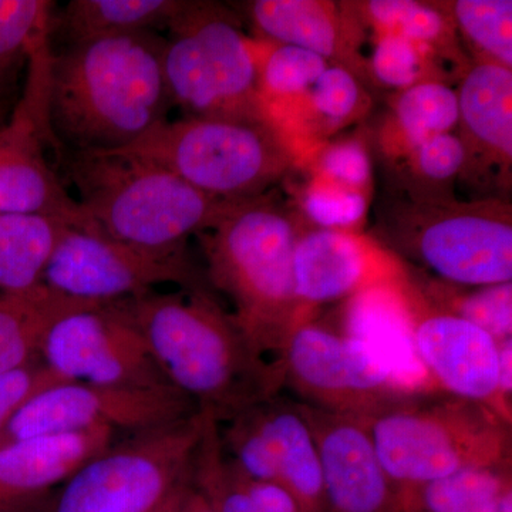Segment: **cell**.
I'll list each match as a JSON object with an SVG mask.
<instances>
[{
  "label": "cell",
  "mask_w": 512,
  "mask_h": 512,
  "mask_svg": "<svg viewBox=\"0 0 512 512\" xmlns=\"http://www.w3.org/2000/svg\"><path fill=\"white\" fill-rule=\"evenodd\" d=\"M192 483L212 512H261L235 480L222 448L220 424L208 416L192 461Z\"/></svg>",
  "instance_id": "e575fe53"
},
{
  "label": "cell",
  "mask_w": 512,
  "mask_h": 512,
  "mask_svg": "<svg viewBox=\"0 0 512 512\" xmlns=\"http://www.w3.org/2000/svg\"><path fill=\"white\" fill-rule=\"evenodd\" d=\"M116 439L114 431L100 429L40 434L0 448V512L25 510Z\"/></svg>",
  "instance_id": "d6986e66"
},
{
  "label": "cell",
  "mask_w": 512,
  "mask_h": 512,
  "mask_svg": "<svg viewBox=\"0 0 512 512\" xmlns=\"http://www.w3.org/2000/svg\"><path fill=\"white\" fill-rule=\"evenodd\" d=\"M40 360L67 382L171 386L124 301L83 303L47 332Z\"/></svg>",
  "instance_id": "5bb4252c"
},
{
  "label": "cell",
  "mask_w": 512,
  "mask_h": 512,
  "mask_svg": "<svg viewBox=\"0 0 512 512\" xmlns=\"http://www.w3.org/2000/svg\"><path fill=\"white\" fill-rule=\"evenodd\" d=\"M443 5L476 63L512 70L511 0H456Z\"/></svg>",
  "instance_id": "f1b7e54d"
},
{
  "label": "cell",
  "mask_w": 512,
  "mask_h": 512,
  "mask_svg": "<svg viewBox=\"0 0 512 512\" xmlns=\"http://www.w3.org/2000/svg\"><path fill=\"white\" fill-rule=\"evenodd\" d=\"M392 164L400 191L424 197H446L450 195L448 188L460 180L463 173L466 148L456 131L440 134L414 147Z\"/></svg>",
  "instance_id": "4dcf8cb0"
},
{
  "label": "cell",
  "mask_w": 512,
  "mask_h": 512,
  "mask_svg": "<svg viewBox=\"0 0 512 512\" xmlns=\"http://www.w3.org/2000/svg\"><path fill=\"white\" fill-rule=\"evenodd\" d=\"M278 468V483L303 512H328L322 463L311 426L298 400L281 393L249 409Z\"/></svg>",
  "instance_id": "44dd1931"
},
{
  "label": "cell",
  "mask_w": 512,
  "mask_h": 512,
  "mask_svg": "<svg viewBox=\"0 0 512 512\" xmlns=\"http://www.w3.org/2000/svg\"><path fill=\"white\" fill-rule=\"evenodd\" d=\"M414 357L437 392L491 407L512 423V407L500 392V346L467 320L421 301L406 276L400 279Z\"/></svg>",
  "instance_id": "9a60e30c"
},
{
  "label": "cell",
  "mask_w": 512,
  "mask_h": 512,
  "mask_svg": "<svg viewBox=\"0 0 512 512\" xmlns=\"http://www.w3.org/2000/svg\"><path fill=\"white\" fill-rule=\"evenodd\" d=\"M289 106L295 128L301 127L312 138L326 137L362 119L370 109V97L352 70L330 64L311 89Z\"/></svg>",
  "instance_id": "484cf974"
},
{
  "label": "cell",
  "mask_w": 512,
  "mask_h": 512,
  "mask_svg": "<svg viewBox=\"0 0 512 512\" xmlns=\"http://www.w3.org/2000/svg\"><path fill=\"white\" fill-rule=\"evenodd\" d=\"M312 171L322 180L369 194L372 158L359 138H345L323 147L313 160Z\"/></svg>",
  "instance_id": "8d00e7d4"
},
{
  "label": "cell",
  "mask_w": 512,
  "mask_h": 512,
  "mask_svg": "<svg viewBox=\"0 0 512 512\" xmlns=\"http://www.w3.org/2000/svg\"><path fill=\"white\" fill-rule=\"evenodd\" d=\"M42 284L77 301L138 298L161 285L211 288L187 248L156 249L67 225L47 262Z\"/></svg>",
  "instance_id": "8fae6325"
},
{
  "label": "cell",
  "mask_w": 512,
  "mask_h": 512,
  "mask_svg": "<svg viewBox=\"0 0 512 512\" xmlns=\"http://www.w3.org/2000/svg\"><path fill=\"white\" fill-rule=\"evenodd\" d=\"M329 66L325 57L301 47L264 42L259 62V93L268 116L302 97Z\"/></svg>",
  "instance_id": "d6a6232c"
},
{
  "label": "cell",
  "mask_w": 512,
  "mask_h": 512,
  "mask_svg": "<svg viewBox=\"0 0 512 512\" xmlns=\"http://www.w3.org/2000/svg\"><path fill=\"white\" fill-rule=\"evenodd\" d=\"M210 289L153 291L126 303L167 383L221 426L281 393L284 375Z\"/></svg>",
  "instance_id": "7a4b0ae2"
},
{
  "label": "cell",
  "mask_w": 512,
  "mask_h": 512,
  "mask_svg": "<svg viewBox=\"0 0 512 512\" xmlns=\"http://www.w3.org/2000/svg\"><path fill=\"white\" fill-rule=\"evenodd\" d=\"M79 204L111 238L156 249L187 248L229 202L191 187L163 167L117 153L56 151Z\"/></svg>",
  "instance_id": "277c9868"
},
{
  "label": "cell",
  "mask_w": 512,
  "mask_h": 512,
  "mask_svg": "<svg viewBox=\"0 0 512 512\" xmlns=\"http://www.w3.org/2000/svg\"><path fill=\"white\" fill-rule=\"evenodd\" d=\"M160 33L106 37L50 52L46 111L56 151L111 153L173 109Z\"/></svg>",
  "instance_id": "6da1fadb"
},
{
  "label": "cell",
  "mask_w": 512,
  "mask_h": 512,
  "mask_svg": "<svg viewBox=\"0 0 512 512\" xmlns=\"http://www.w3.org/2000/svg\"><path fill=\"white\" fill-rule=\"evenodd\" d=\"M441 62L444 60L429 47L380 33L366 69L379 86L399 93L420 83L444 82Z\"/></svg>",
  "instance_id": "836d02e7"
},
{
  "label": "cell",
  "mask_w": 512,
  "mask_h": 512,
  "mask_svg": "<svg viewBox=\"0 0 512 512\" xmlns=\"http://www.w3.org/2000/svg\"><path fill=\"white\" fill-rule=\"evenodd\" d=\"M394 254L460 286L512 282V208L501 197L463 201L399 191L380 218Z\"/></svg>",
  "instance_id": "52a82bcc"
},
{
  "label": "cell",
  "mask_w": 512,
  "mask_h": 512,
  "mask_svg": "<svg viewBox=\"0 0 512 512\" xmlns=\"http://www.w3.org/2000/svg\"><path fill=\"white\" fill-rule=\"evenodd\" d=\"M301 407L318 446L328 512H403L365 421Z\"/></svg>",
  "instance_id": "e0dca14e"
},
{
  "label": "cell",
  "mask_w": 512,
  "mask_h": 512,
  "mask_svg": "<svg viewBox=\"0 0 512 512\" xmlns=\"http://www.w3.org/2000/svg\"><path fill=\"white\" fill-rule=\"evenodd\" d=\"M83 303L45 284L0 292V375L40 359L43 340L56 320Z\"/></svg>",
  "instance_id": "cb8c5ba5"
},
{
  "label": "cell",
  "mask_w": 512,
  "mask_h": 512,
  "mask_svg": "<svg viewBox=\"0 0 512 512\" xmlns=\"http://www.w3.org/2000/svg\"><path fill=\"white\" fill-rule=\"evenodd\" d=\"M205 414L128 434L80 467L52 512H153L191 476Z\"/></svg>",
  "instance_id": "9c48e42d"
},
{
  "label": "cell",
  "mask_w": 512,
  "mask_h": 512,
  "mask_svg": "<svg viewBox=\"0 0 512 512\" xmlns=\"http://www.w3.org/2000/svg\"><path fill=\"white\" fill-rule=\"evenodd\" d=\"M55 3L46 0H0V107L33 49L49 37Z\"/></svg>",
  "instance_id": "1f68e13d"
},
{
  "label": "cell",
  "mask_w": 512,
  "mask_h": 512,
  "mask_svg": "<svg viewBox=\"0 0 512 512\" xmlns=\"http://www.w3.org/2000/svg\"><path fill=\"white\" fill-rule=\"evenodd\" d=\"M366 427L403 505L434 481L512 467V423L461 397L421 393L366 421Z\"/></svg>",
  "instance_id": "5b68a950"
},
{
  "label": "cell",
  "mask_w": 512,
  "mask_h": 512,
  "mask_svg": "<svg viewBox=\"0 0 512 512\" xmlns=\"http://www.w3.org/2000/svg\"><path fill=\"white\" fill-rule=\"evenodd\" d=\"M67 222L33 214H0V292L42 284L53 249Z\"/></svg>",
  "instance_id": "d4e9b609"
},
{
  "label": "cell",
  "mask_w": 512,
  "mask_h": 512,
  "mask_svg": "<svg viewBox=\"0 0 512 512\" xmlns=\"http://www.w3.org/2000/svg\"><path fill=\"white\" fill-rule=\"evenodd\" d=\"M187 5L188 0H70L53 9L49 42L64 49L106 37L167 32Z\"/></svg>",
  "instance_id": "7402d4cb"
},
{
  "label": "cell",
  "mask_w": 512,
  "mask_h": 512,
  "mask_svg": "<svg viewBox=\"0 0 512 512\" xmlns=\"http://www.w3.org/2000/svg\"><path fill=\"white\" fill-rule=\"evenodd\" d=\"M229 463V460H228ZM239 487L261 512H303L293 495L279 483L251 480L239 474L229 463Z\"/></svg>",
  "instance_id": "f35d334b"
},
{
  "label": "cell",
  "mask_w": 512,
  "mask_h": 512,
  "mask_svg": "<svg viewBox=\"0 0 512 512\" xmlns=\"http://www.w3.org/2000/svg\"><path fill=\"white\" fill-rule=\"evenodd\" d=\"M376 35L389 33L429 47L443 60L460 62V39L443 3L370 0L356 6Z\"/></svg>",
  "instance_id": "4316f807"
},
{
  "label": "cell",
  "mask_w": 512,
  "mask_h": 512,
  "mask_svg": "<svg viewBox=\"0 0 512 512\" xmlns=\"http://www.w3.org/2000/svg\"><path fill=\"white\" fill-rule=\"evenodd\" d=\"M407 282L430 308L473 323L497 342L512 338V282L487 286H460L416 274Z\"/></svg>",
  "instance_id": "83f0119b"
},
{
  "label": "cell",
  "mask_w": 512,
  "mask_h": 512,
  "mask_svg": "<svg viewBox=\"0 0 512 512\" xmlns=\"http://www.w3.org/2000/svg\"><path fill=\"white\" fill-rule=\"evenodd\" d=\"M248 18L271 45L301 47L359 76L356 63V16L346 6L328 0H255Z\"/></svg>",
  "instance_id": "ffe728a7"
},
{
  "label": "cell",
  "mask_w": 512,
  "mask_h": 512,
  "mask_svg": "<svg viewBox=\"0 0 512 512\" xmlns=\"http://www.w3.org/2000/svg\"><path fill=\"white\" fill-rule=\"evenodd\" d=\"M67 382L37 359L29 365L0 375V433L9 421L37 394Z\"/></svg>",
  "instance_id": "74e56055"
},
{
  "label": "cell",
  "mask_w": 512,
  "mask_h": 512,
  "mask_svg": "<svg viewBox=\"0 0 512 512\" xmlns=\"http://www.w3.org/2000/svg\"><path fill=\"white\" fill-rule=\"evenodd\" d=\"M197 406L173 386H103L64 382L19 410L0 433V448L13 441L52 433L106 429L137 433L188 419Z\"/></svg>",
  "instance_id": "4fadbf2b"
},
{
  "label": "cell",
  "mask_w": 512,
  "mask_h": 512,
  "mask_svg": "<svg viewBox=\"0 0 512 512\" xmlns=\"http://www.w3.org/2000/svg\"><path fill=\"white\" fill-rule=\"evenodd\" d=\"M369 194L312 175L303 188L301 210L313 228L348 231L359 227L369 211Z\"/></svg>",
  "instance_id": "d590c367"
},
{
  "label": "cell",
  "mask_w": 512,
  "mask_h": 512,
  "mask_svg": "<svg viewBox=\"0 0 512 512\" xmlns=\"http://www.w3.org/2000/svg\"><path fill=\"white\" fill-rule=\"evenodd\" d=\"M458 136L466 148L461 177L507 184L512 165V70L493 63L470 64L456 89Z\"/></svg>",
  "instance_id": "ac0fdd59"
},
{
  "label": "cell",
  "mask_w": 512,
  "mask_h": 512,
  "mask_svg": "<svg viewBox=\"0 0 512 512\" xmlns=\"http://www.w3.org/2000/svg\"><path fill=\"white\" fill-rule=\"evenodd\" d=\"M262 50L225 6L188 2L164 36L171 106L184 117L271 119L259 93Z\"/></svg>",
  "instance_id": "ba28073f"
},
{
  "label": "cell",
  "mask_w": 512,
  "mask_h": 512,
  "mask_svg": "<svg viewBox=\"0 0 512 512\" xmlns=\"http://www.w3.org/2000/svg\"><path fill=\"white\" fill-rule=\"evenodd\" d=\"M302 227L266 195L229 202L217 222L198 234L205 275L234 305L235 320L272 362L302 323L293 286V251Z\"/></svg>",
  "instance_id": "3957f363"
},
{
  "label": "cell",
  "mask_w": 512,
  "mask_h": 512,
  "mask_svg": "<svg viewBox=\"0 0 512 512\" xmlns=\"http://www.w3.org/2000/svg\"><path fill=\"white\" fill-rule=\"evenodd\" d=\"M279 365L299 403L365 423L427 393L367 343L313 318L292 330Z\"/></svg>",
  "instance_id": "30bf717a"
},
{
  "label": "cell",
  "mask_w": 512,
  "mask_h": 512,
  "mask_svg": "<svg viewBox=\"0 0 512 512\" xmlns=\"http://www.w3.org/2000/svg\"><path fill=\"white\" fill-rule=\"evenodd\" d=\"M402 275L393 256L348 231L302 229L293 251V286L302 322L312 319L318 306L349 301L366 289L393 284Z\"/></svg>",
  "instance_id": "2e32d148"
},
{
  "label": "cell",
  "mask_w": 512,
  "mask_h": 512,
  "mask_svg": "<svg viewBox=\"0 0 512 512\" xmlns=\"http://www.w3.org/2000/svg\"><path fill=\"white\" fill-rule=\"evenodd\" d=\"M500 346V392L508 406L512 407V338L498 343Z\"/></svg>",
  "instance_id": "60d3db41"
},
{
  "label": "cell",
  "mask_w": 512,
  "mask_h": 512,
  "mask_svg": "<svg viewBox=\"0 0 512 512\" xmlns=\"http://www.w3.org/2000/svg\"><path fill=\"white\" fill-rule=\"evenodd\" d=\"M6 113H8V109H6V107H0V126L6 121Z\"/></svg>",
  "instance_id": "7bdbcfd3"
},
{
  "label": "cell",
  "mask_w": 512,
  "mask_h": 512,
  "mask_svg": "<svg viewBox=\"0 0 512 512\" xmlns=\"http://www.w3.org/2000/svg\"><path fill=\"white\" fill-rule=\"evenodd\" d=\"M458 124L456 89L446 82H426L396 93L379 133L387 160H397L440 134L454 133Z\"/></svg>",
  "instance_id": "603a6c76"
},
{
  "label": "cell",
  "mask_w": 512,
  "mask_h": 512,
  "mask_svg": "<svg viewBox=\"0 0 512 512\" xmlns=\"http://www.w3.org/2000/svg\"><path fill=\"white\" fill-rule=\"evenodd\" d=\"M512 485V467L468 471L424 485L404 501L403 512H495Z\"/></svg>",
  "instance_id": "f546056e"
},
{
  "label": "cell",
  "mask_w": 512,
  "mask_h": 512,
  "mask_svg": "<svg viewBox=\"0 0 512 512\" xmlns=\"http://www.w3.org/2000/svg\"><path fill=\"white\" fill-rule=\"evenodd\" d=\"M153 512H212L208 504L205 503L202 495L198 493L191 476L183 481L171 493L170 497L164 501L160 507Z\"/></svg>",
  "instance_id": "ab89813d"
},
{
  "label": "cell",
  "mask_w": 512,
  "mask_h": 512,
  "mask_svg": "<svg viewBox=\"0 0 512 512\" xmlns=\"http://www.w3.org/2000/svg\"><path fill=\"white\" fill-rule=\"evenodd\" d=\"M495 512H512V485L501 495Z\"/></svg>",
  "instance_id": "b9f144b4"
},
{
  "label": "cell",
  "mask_w": 512,
  "mask_h": 512,
  "mask_svg": "<svg viewBox=\"0 0 512 512\" xmlns=\"http://www.w3.org/2000/svg\"><path fill=\"white\" fill-rule=\"evenodd\" d=\"M49 57L47 42L35 47L25 93L0 126V214L45 215L92 231L97 228L46 157L57 148L46 111Z\"/></svg>",
  "instance_id": "7c38bea8"
},
{
  "label": "cell",
  "mask_w": 512,
  "mask_h": 512,
  "mask_svg": "<svg viewBox=\"0 0 512 512\" xmlns=\"http://www.w3.org/2000/svg\"><path fill=\"white\" fill-rule=\"evenodd\" d=\"M111 153L163 167L221 201L261 197L295 164L291 141L271 119H167Z\"/></svg>",
  "instance_id": "8992f818"
}]
</instances>
